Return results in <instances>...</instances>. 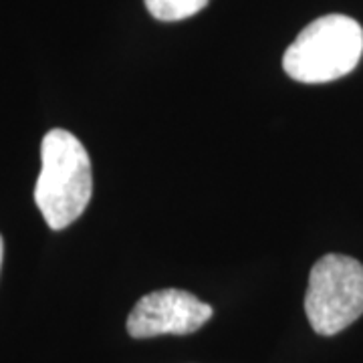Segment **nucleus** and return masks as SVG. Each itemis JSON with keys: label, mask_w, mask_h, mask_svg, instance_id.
<instances>
[{"label": "nucleus", "mask_w": 363, "mask_h": 363, "mask_svg": "<svg viewBox=\"0 0 363 363\" xmlns=\"http://www.w3.org/2000/svg\"><path fill=\"white\" fill-rule=\"evenodd\" d=\"M214 315L212 307L182 289H160L142 297L128 317L131 337L190 335Z\"/></svg>", "instance_id": "nucleus-4"}, {"label": "nucleus", "mask_w": 363, "mask_h": 363, "mask_svg": "<svg viewBox=\"0 0 363 363\" xmlns=\"http://www.w3.org/2000/svg\"><path fill=\"white\" fill-rule=\"evenodd\" d=\"M93 194V172L85 145L67 130H51L40 143L35 202L52 230H63L85 212Z\"/></svg>", "instance_id": "nucleus-1"}, {"label": "nucleus", "mask_w": 363, "mask_h": 363, "mask_svg": "<svg viewBox=\"0 0 363 363\" xmlns=\"http://www.w3.org/2000/svg\"><path fill=\"white\" fill-rule=\"evenodd\" d=\"M2 255H4V240L0 236V269H2Z\"/></svg>", "instance_id": "nucleus-6"}, {"label": "nucleus", "mask_w": 363, "mask_h": 363, "mask_svg": "<svg viewBox=\"0 0 363 363\" xmlns=\"http://www.w3.org/2000/svg\"><path fill=\"white\" fill-rule=\"evenodd\" d=\"M143 2L154 18L164 23H176L200 13L210 0H143Z\"/></svg>", "instance_id": "nucleus-5"}, {"label": "nucleus", "mask_w": 363, "mask_h": 363, "mask_svg": "<svg viewBox=\"0 0 363 363\" xmlns=\"http://www.w3.org/2000/svg\"><path fill=\"white\" fill-rule=\"evenodd\" d=\"M313 331L331 337L363 315V264L347 255H325L315 262L305 295Z\"/></svg>", "instance_id": "nucleus-3"}, {"label": "nucleus", "mask_w": 363, "mask_h": 363, "mask_svg": "<svg viewBox=\"0 0 363 363\" xmlns=\"http://www.w3.org/2000/svg\"><path fill=\"white\" fill-rule=\"evenodd\" d=\"M362 55V25L345 14H325L289 45L283 69L298 83H329L350 75Z\"/></svg>", "instance_id": "nucleus-2"}]
</instances>
